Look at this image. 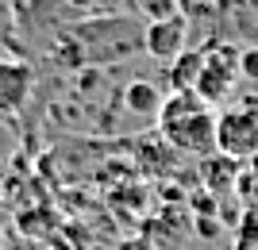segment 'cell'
Segmentation results:
<instances>
[{
    "label": "cell",
    "mask_w": 258,
    "mask_h": 250,
    "mask_svg": "<svg viewBox=\"0 0 258 250\" xmlns=\"http://www.w3.org/2000/svg\"><path fill=\"white\" fill-rule=\"evenodd\" d=\"M216 123H220V116L197 93H170L162 100L158 131L181 154H197V158L216 154Z\"/></svg>",
    "instance_id": "cell-1"
},
{
    "label": "cell",
    "mask_w": 258,
    "mask_h": 250,
    "mask_svg": "<svg viewBox=\"0 0 258 250\" xmlns=\"http://www.w3.org/2000/svg\"><path fill=\"white\" fill-rule=\"evenodd\" d=\"M143 31L131 16H93V20L77 23L74 39L81 46V58L85 62H116V58H131L143 50Z\"/></svg>",
    "instance_id": "cell-2"
},
{
    "label": "cell",
    "mask_w": 258,
    "mask_h": 250,
    "mask_svg": "<svg viewBox=\"0 0 258 250\" xmlns=\"http://www.w3.org/2000/svg\"><path fill=\"white\" fill-rule=\"evenodd\" d=\"M239 58H243V50H235V46H227V43L208 46L205 69H201V81H197V97L208 100V104L231 97V89L239 81Z\"/></svg>",
    "instance_id": "cell-3"
},
{
    "label": "cell",
    "mask_w": 258,
    "mask_h": 250,
    "mask_svg": "<svg viewBox=\"0 0 258 250\" xmlns=\"http://www.w3.org/2000/svg\"><path fill=\"white\" fill-rule=\"evenodd\" d=\"M216 150L231 154L239 162L254 158L258 154V112H247V108L220 112V123H216Z\"/></svg>",
    "instance_id": "cell-4"
},
{
    "label": "cell",
    "mask_w": 258,
    "mask_h": 250,
    "mask_svg": "<svg viewBox=\"0 0 258 250\" xmlns=\"http://www.w3.org/2000/svg\"><path fill=\"white\" fill-rule=\"evenodd\" d=\"M185 39H189V23H185V16H166V20H151L147 23V31H143V50L151 58H158V62L170 65L177 54H185L189 46H185Z\"/></svg>",
    "instance_id": "cell-5"
},
{
    "label": "cell",
    "mask_w": 258,
    "mask_h": 250,
    "mask_svg": "<svg viewBox=\"0 0 258 250\" xmlns=\"http://www.w3.org/2000/svg\"><path fill=\"white\" fill-rule=\"evenodd\" d=\"M35 89V69L20 58H0V116H16V112L31 100Z\"/></svg>",
    "instance_id": "cell-6"
},
{
    "label": "cell",
    "mask_w": 258,
    "mask_h": 250,
    "mask_svg": "<svg viewBox=\"0 0 258 250\" xmlns=\"http://www.w3.org/2000/svg\"><path fill=\"white\" fill-rule=\"evenodd\" d=\"M201 69H205V50H185L170 62L166 69V85L170 93H197V81H201Z\"/></svg>",
    "instance_id": "cell-7"
},
{
    "label": "cell",
    "mask_w": 258,
    "mask_h": 250,
    "mask_svg": "<svg viewBox=\"0 0 258 250\" xmlns=\"http://www.w3.org/2000/svg\"><path fill=\"white\" fill-rule=\"evenodd\" d=\"M201 177H205L208 193H227L239 181V158H231V154H208L201 162Z\"/></svg>",
    "instance_id": "cell-8"
},
{
    "label": "cell",
    "mask_w": 258,
    "mask_h": 250,
    "mask_svg": "<svg viewBox=\"0 0 258 250\" xmlns=\"http://www.w3.org/2000/svg\"><path fill=\"white\" fill-rule=\"evenodd\" d=\"M162 89L151 85V81H131L127 89H123V108L135 112V116H158L162 112Z\"/></svg>",
    "instance_id": "cell-9"
},
{
    "label": "cell",
    "mask_w": 258,
    "mask_h": 250,
    "mask_svg": "<svg viewBox=\"0 0 258 250\" xmlns=\"http://www.w3.org/2000/svg\"><path fill=\"white\" fill-rule=\"evenodd\" d=\"M131 8L151 16V20H166V16H177L181 0H131Z\"/></svg>",
    "instance_id": "cell-10"
},
{
    "label": "cell",
    "mask_w": 258,
    "mask_h": 250,
    "mask_svg": "<svg viewBox=\"0 0 258 250\" xmlns=\"http://www.w3.org/2000/svg\"><path fill=\"white\" fill-rule=\"evenodd\" d=\"M239 73L250 77V81H258V50H243V58H239Z\"/></svg>",
    "instance_id": "cell-11"
},
{
    "label": "cell",
    "mask_w": 258,
    "mask_h": 250,
    "mask_svg": "<svg viewBox=\"0 0 258 250\" xmlns=\"http://www.w3.org/2000/svg\"><path fill=\"white\" fill-rule=\"evenodd\" d=\"M89 8H93V16H112V12L123 4V0H85Z\"/></svg>",
    "instance_id": "cell-12"
}]
</instances>
